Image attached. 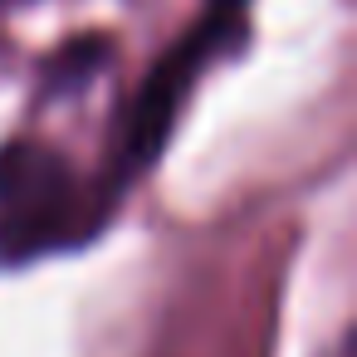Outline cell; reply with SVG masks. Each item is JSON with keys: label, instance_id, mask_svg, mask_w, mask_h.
Listing matches in <instances>:
<instances>
[{"label": "cell", "instance_id": "6da1fadb", "mask_svg": "<svg viewBox=\"0 0 357 357\" xmlns=\"http://www.w3.org/2000/svg\"><path fill=\"white\" fill-rule=\"evenodd\" d=\"M245 15L250 6L240 0H206V20H196L157 64L152 74L142 79L137 98L128 103L123 113V128H118V157H113V191L128 186L137 172L152 167V157L167 147L191 89L201 84V74L211 69V59L230 54L240 40H245Z\"/></svg>", "mask_w": 357, "mask_h": 357}, {"label": "cell", "instance_id": "7a4b0ae2", "mask_svg": "<svg viewBox=\"0 0 357 357\" xmlns=\"http://www.w3.org/2000/svg\"><path fill=\"white\" fill-rule=\"evenodd\" d=\"M84 235L74 167L35 137L0 147V264H30Z\"/></svg>", "mask_w": 357, "mask_h": 357}, {"label": "cell", "instance_id": "3957f363", "mask_svg": "<svg viewBox=\"0 0 357 357\" xmlns=\"http://www.w3.org/2000/svg\"><path fill=\"white\" fill-rule=\"evenodd\" d=\"M240 6H250V0H240Z\"/></svg>", "mask_w": 357, "mask_h": 357}]
</instances>
